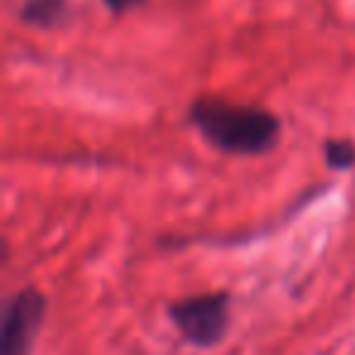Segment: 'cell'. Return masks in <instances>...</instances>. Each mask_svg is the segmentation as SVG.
Here are the masks:
<instances>
[{
    "label": "cell",
    "mask_w": 355,
    "mask_h": 355,
    "mask_svg": "<svg viewBox=\"0 0 355 355\" xmlns=\"http://www.w3.org/2000/svg\"><path fill=\"white\" fill-rule=\"evenodd\" d=\"M190 122L214 148L232 156H263L280 137V119L272 112L217 98L193 103Z\"/></svg>",
    "instance_id": "1"
},
{
    "label": "cell",
    "mask_w": 355,
    "mask_h": 355,
    "mask_svg": "<svg viewBox=\"0 0 355 355\" xmlns=\"http://www.w3.org/2000/svg\"><path fill=\"white\" fill-rule=\"evenodd\" d=\"M229 295L212 292L171 304L168 314L175 329L198 348H212L224 338L229 329Z\"/></svg>",
    "instance_id": "2"
},
{
    "label": "cell",
    "mask_w": 355,
    "mask_h": 355,
    "mask_svg": "<svg viewBox=\"0 0 355 355\" xmlns=\"http://www.w3.org/2000/svg\"><path fill=\"white\" fill-rule=\"evenodd\" d=\"M46 300L37 290H22L3 311V345L0 355H32L37 334L44 324Z\"/></svg>",
    "instance_id": "3"
},
{
    "label": "cell",
    "mask_w": 355,
    "mask_h": 355,
    "mask_svg": "<svg viewBox=\"0 0 355 355\" xmlns=\"http://www.w3.org/2000/svg\"><path fill=\"white\" fill-rule=\"evenodd\" d=\"M324 156L329 168L334 171H345L355 166V144L348 139H331L324 144Z\"/></svg>",
    "instance_id": "4"
},
{
    "label": "cell",
    "mask_w": 355,
    "mask_h": 355,
    "mask_svg": "<svg viewBox=\"0 0 355 355\" xmlns=\"http://www.w3.org/2000/svg\"><path fill=\"white\" fill-rule=\"evenodd\" d=\"M107 3L112 8H117V10H124V8L134 6V3H139V0H107Z\"/></svg>",
    "instance_id": "5"
}]
</instances>
